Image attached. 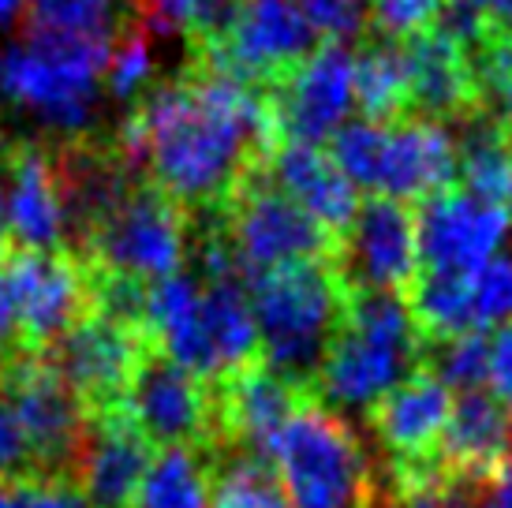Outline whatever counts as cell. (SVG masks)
Masks as SVG:
<instances>
[{"mask_svg": "<svg viewBox=\"0 0 512 508\" xmlns=\"http://www.w3.org/2000/svg\"><path fill=\"white\" fill-rule=\"evenodd\" d=\"M281 146L270 98L221 71L195 68L139 98L120 131V157L180 210L221 213Z\"/></svg>", "mask_w": 512, "mask_h": 508, "instance_id": "6da1fadb", "label": "cell"}, {"mask_svg": "<svg viewBox=\"0 0 512 508\" xmlns=\"http://www.w3.org/2000/svg\"><path fill=\"white\" fill-rule=\"evenodd\" d=\"M143 333L206 385L258 363V329L243 277L199 281L191 269L172 273L146 292Z\"/></svg>", "mask_w": 512, "mask_h": 508, "instance_id": "7a4b0ae2", "label": "cell"}, {"mask_svg": "<svg viewBox=\"0 0 512 508\" xmlns=\"http://www.w3.org/2000/svg\"><path fill=\"white\" fill-rule=\"evenodd\" d=\"M423 337L404 296L348 292L341 325L314 374L311 396L322 408L367 415L385 393L423 367Z\"/></svg>", "mask_w": 512, "mask_h": 508, "instance_id": "3957f363", "label": "cell"}, {"mask_svg": "<svg viewBox=\"0 0 512 508\" xmlns=\"http://www.w3.org/2000/svg\"><path fill=\"white\" fill-rule=\"evenodd\" d=\"M344 292L329 262H299L251 281L258 352L273 374L311 393L314 374L341 325Z\"/></svg>", "mask_w": 512, "mask_h": 508, "instance_id": "277c9868", "label": "cell"}, {"mask_svg": "<svg viewBox=\"0 0 512 508\" xmlns=\"http://www.w3.org/2000/svg\"><path fill=\"white\" fill-rule=\"evenodd\" d=\"M105 45L60 42L27 34L4 53V79L0 98H8L30 124L57 135V139L83 142L98 124L105 101Z\"/></svg>", "mask_w": 512, "mask_h": 508, "instance_id": "5b68a950", "label": "cell"}, {"mask_svg": "<svg viewBox=\"0 0 512 508\" xmlns=\"http://www.w3.org/2000/svg\"><path fill=\"white\" fill-rule=\"evenodd\" d=\"M329 161L352 187L374 198H423L449 191L456 180V142L434 120H348L329 139Z\"/></svg>", "mask_w": 512, "mask_h": 508, "instance_id": "8992f818", "label": "cell"}, {"mask_svg": "<svg viewBox=\"0 0 512 508\" xmlns=\"http://www.w3.org/2000/svg\"><path fill=\"white\" fill-rule=\"evenodd\" d=\"M288 508H370L374 475L344 415L307 396L270 449Z\"/></svg>", "mask_w": 512, "mask_h": 508, "instance_id": "52a82bcc", "label": "cell"}, {"mask_svg": "<svg viewBox=\"0 0 512 508\" xmlns=\"http://www.w3.org/2000/svg\"><path fill=\"white\" fill-rule=\"evenodd\" d=\"M184 210L157 187H131L83 236V262L98 277H120L154 288L184 269L191 251Z\"/></svg>", "mask_w": 512, "mask_h": 508, "instance_id": "ba28073f", "label": "cell"}, {"mask_svg": "<svg viewBox=\"0 0 512 508\" xmlns=\"http://www.w3.org/2000/svg\"><path fill=\"white\" fill-rule=\"evenodd\" d=\"M236 266L247 281L266 273L299 266V262H329L333 236L307 210L277 191L266 176V165L247 176L240 191L228 198L225 210L214 213Z\"/></svg>", "mask_w": 512, "mask_h": 508, "instance_id": "9c48e42d", "label": "cell"}, {"mask_svg": "<svg viewBox=\"0 0 512 508\" xmlns=\"http://www.w3.org/2000/svg\"><path fill=\"white\" fill-rule=\"evenodd\" d=\"M0 393L27 441L34 479H72L90 411L42 355L0 359Z\"/></svg>", "mask_w": 512, "mask_h": 508, "instance_id": "30bf717a", "label": "cell"}, {"mask_svg": "<svg viewBox=\"0 0 512 508\" xmlns=\"http://www.w3.org/2000/svg\"><path fill=\"white\" fill-rule=\"evenodd\" d=\"M318 49L299 0H240L232 27L202 49L206 68L243 86H277Z\"/></svg>", "mask_w": 512, "mask_h": 508, "instance_id": "8fae6325", "label": "cell"}, {"mask_svg": "<svg viewBox=\"0 0 512 508\" xmlns=\"http://www.w3.org/2000/svg\"><path fill=\"white\" fill-rule=\"evenodd\" d=\"M120 408L150 449L210 452L214 445V389L191 370L176 367L154 344L131 374Z\"/></svg>", "mask_w": 512, "mask_h": 508, "instance_id": "7c38bea8", "label": "cell"}, {"mask_svg": "<svg viewBox=\"0 0 512 508\" xmlns=\"http://www.w3.org/2000/svg\"><path fill=\"white\" fill-rule=\"evenodd\" d=\"M329 266L344 292L400 296L419 277L415 213L397 198H367L333 240Z\"/></svg>", "mask_w": 512, "mask_h": 508, "instance_id": "4fadbf2b", "label": "cell"}, {"mask_svg": "<svg viewBox=\"0 0 512 508\" xmlns=\"http://www.w3.org/2000/svg\"><path fill=\"white\" fill-rule=\"evenodd\" d=\"M4 269L12 281L23 355L45 352L53 340H60L94 311V273L79 254L15 251L4 258Z\"/></svg>", "mask_w": 512, "mask_h": 508, "instance_id": "5bb4252c", "label": "cell"}, {"mask_svg": "<svg viewBox=\"0 0 512 508\" xmlns=\"http://www.w3.org/2000/svg\"><path fill=\"white\" fill-rule=\"evenodd\" d=\"M146 348H150V340L143 329H131V325H120L105 314L90 311L83 322H75L64 337L53 340L38 355L83 400V408L98 415V411L120 408L124 389H128Z\"/></svg>", "mask_w": 512, "mask_h": 508, "instance_id": "9a60e30c", "label": "cell"}, {"mask_svg": "<svg viewBox=\"0 0 512 508\" xmlns=\"http://www.w3.org/2000/svg\"><path fill=\"white\" fill-rule=\"evenodd\" d=\"M273 124L281 142L322 146L356 109V79H352V53L348 45L326 42L303 60L288 79L270 90Z\"/></svg>", "mask_w": 512, "mask_h": 508, "instance_id": "2e32d148", "label": "cell"}, {"mask_svg": "<svg viewBox=\"0 0 512 508\" xmlns=\"http://www.w3.org/2000/svg\"><path fill=\"white\" fill-rule=\"evenodd\" d=\"M512 213L486 206L468 191H441L415 213L419 273H475L509 243Z\"/></svg>", "mask_w": 512, "mask_h": 508, "instance_id": "e0dca14e", "label": "cell"}, {"mask_svg": "<svg viewBox=\"0 0 512 508\" xmlns=\"http://www.w3.org/2000/svg\"><path fill=\"white\" fill-rule=\"evenodd\" d=\"M214 389V445L210 452H240L270 464V449L285 423L311 393L288 385L266 363L228 374ZM206 452V456H210Z\"/></svg>", "mask_w": 512, "mask_h": 508, "instance_id": "ac0fdd59", "label": "cell"}, {"mask_svg": "<svg viewBox=\"0 0 512 508\" xmlns=\"http://www.w3.org/2000/svg\"><path fill=\"white\" fill-rule=\"evenodd\" d=\"M8 243L27 254H53L72 236L57 154L38 142H15L0 157Z\"/></svg>", "mask_w": 512, "mask_h": 508, "instance_id": "d6986e66", "label": "cell"}, {"mask_svg": "<svg viewBox=\"0 0 512 508\" xmlns=\"http://www.w3.org/2000/svg\"><path fill=\"white\" fill-rule=\"evenodd\" d=\"M512 464V411L490 389H471L453 400L438 445L441 479L456 490H483Z\"/></svg>", "mask_w": 512, "mask_h": 508, "instance_id": "ffe728a7", "label": "cell"}, {"mask_svg": "<svg viewBox=\"0 0 512 508\" xmlns=\"http://www.w3.org/2000/svg\"><path fill=\"white\" fill-rule=\"evenodd\" d=\"M150 464H154V449L131 426L124 408L98 411L86 423L72 482L83 490L90 508H131Z\"/></svg>", "mask_w": 512, "mask_h": 508, "instance_id": "44dd1931", "label": "cell"}, {"mask_svg": "<svg viewBox=\"0 0 512 508\" xmlns=\"http://www.w3.org/2000/svg\"><path fill=\"white\" fill-rule=\"evenodd\" d=\"M408 71V116L415 120H464L479 113L468 57L438 30H419L400 42Z\"/></svg>", "mask_w": 512, "mask_h": 508, "instance_id": "7402d4cb", "label": "cell"}, {"mask_svg": "<svg viewBox=\"0 0 512 508\" xmlns=\"http://www.w3.org/2000/svg\"><path fill=\"white\" fill-rule=\"evenodd\" d=\"M266 176L277 191H285L299 210H307L337 240L344 225L356 217L359 198L356 187L341 176V169L322 154L318 146H299V142H281L273 157L266 161Z\"/></svg>", "mask_w": 512, "mask_h": 508, "instance_id": "603a6c76", "label": "cell"}, {"mask_svg": "<svg viewBox=\"0 0 512 508\" xmlns=\"http://www.w3.org/2000/svg\"><path fill=\"white\" fill-rule=\"evenodd\" d=\"M456 176L464 180V191L486 206L512 213V150L505 124L486 109L460 120L456 135Z\"/></svg>", "mask_w": 512, "mask_h": 508, "instance_id": "cb8c5ba5", "label": "cell"}, {"mask_svg": "<svg viewBox=\"0 0 512 508\" xmlns=\"http://www.w3.org/2000/svg\"><path fill=\"white\" fill-rule=\"evenodd\" d=\"M131 15L135 0H30L27 34L113 49Z\"/></svg>", "mask_w": 512, "mask_h": 508, "instance_id": "d4e9b609", "label": "cell"}, {"mask_svg": "<svg viewBox=\"0 0 512 508\" xmlns=\"http://www.w3.org/2000/svg\"><path fill=\"white\" fill-rule=\"evenodd\" d=\"M352 79H356V105L363 120H404L408 116V71H404V49L393 38H374L352 57Z\"/></svg>", "mask_w": 512, "mask_h": 508, "instance_id": "484cf974", "label": "cell"}, {"mask_svg": "<svg viewBox=\"0 0 512 508\" xmlns=\"http://www.w3.org/2000/svg\"><path fill=\"white\" fill-rule=\"evenodd\" d=\"M210 460L195 449H165L154 456L135 505L139 508H210Z\"/></svg>", "mask_w": 512, "mask_h": 508, "instance_id": "4316f807", "label": "cell"}, {"mask_svg": "<svg viewBox=\"0 0 512 508\" xmlns=\"http://www.w3.org/2000/svg\"><path fill=\"white\" fill-rule=\"evenodd\" d=\"M210 508H288L277 475L266 460L240 452H210Z\"/></svg>", "mask_w": 512, "mask_h": 508, "instance_id": "83f0119b", "label": "cell"}, {"mask_svg": "<svg viewBox=\"0 0 512 508\" xmlns=\"http://www.w3.org/2000/svg\"><path fill=\"white\" fill-rule=\"evenodd\" d=\"M427 370L453 393H471V389H486L490 381V340L486 333H464V337H449L438 344L423 348Z\"/></svg>", "mask_w": 512, "mask_h": 508, "instance_id": "f1b7e54d", "label": "cell"}, {"mask_svg": "<svg viewBox=\"0 0 512 508\" xmlns=\"http://www.w3.org/2000/svg\"><path fill=\"white\" fill-rule=\"evenodd\" d=\"M154 75H157L154 42L146 38L143 30L120 34L116 45L109 49V60H105V94L116 101L143 98V94L154 90Z\"/></svg>", "mask_w": 512, "mask_h": 508, "instance_id": "f546056e", "label": "cell"}, {"mask_svg": "<svg viewBox=\"0 0 512 508\" xmlns=\"http://www.w3.org/2000/svg\"><path fill=\"white\" fill-rule=\"evenodd\" d=\"M468 292V329L486 333L494 325L512 322V254H498L494 262L464 277Z\"/></svg>", "mask_w": 512, "mask_h": 508, "instance_id": "4dcf8cb0", "label": "cell"}, {"mask_svg": "<svg viewBox=\"0 0 512 508\" xmlns=\"http://www.w3.org/2000/svg\"><path fill=\"white\" fill-rule=\"evenodd\" d=\"M471 83L479 94V109L512 124V34H494L490 42L468 57Z\"/></svg>", "mask_w": 512, "mask_h": 508, "instance_id": "1f68e13d", "label": "cell"}, {"mask_svg": "<svg viewBox=\"0 0 512 508\" xmlns=\"http://www.w3.org/2000/svg\"><path fill=\"white\" fill-rule=\"evenodd\" d=\"M318 34H329V42H352L370 23V0H299Z\"/></svg>", "mask_w": 512, "mask_h": 508, "instance_id": "d6a6232c", "label": "cell"}, {"mask_svg": "<svg viewBox=\"0 0 512 508\" xmlns=\"http://www.w3.org/2000/svg\"><path fill=\"white\" fill-rule=\"evenodd\" d=\"M438 8L441 0H370V19L382 38L404 42L419 30H427Z\"/></svg>", "mask_w": 512, "mask_h": 508, "instance_id": "836d02e7", "label": "cell"}, {"mask_svg": "<svg viewBox=\"0 0 512 508\" xmlns=\"http://www.w3.org/2000/svg\"><path fill=\"white\" fill-rule=\"evenodd\" d=\"M8 508H90L72 479H19L8 486Z\"/></svg>", "mask_w": 512, "mask_h": 508, "instance_id": "e575fe53", "label": "cell"}, {"mask_svg": "<svg viewBox=\"0 0 512 508\" xmlns=\"http://www.w3.org/2000/svg\"><path fill=\"white\" fill-rule=\"evenodd\" d=\"M202 4L206 0H135V12H143V19L157 34H191L195 38Z\"/></svg>", "mask_w": 512, "mask_h": 508, "instance_id": "d590c367", "label": "cell"}, {"mask_svg": "<svg viewBox=\"0 0 512 508\" xmlns=\"http://www.w3.org/2000/svg\"><path fill=\"white\" fill-rule=\"evenodd\" d=\"M19 479H34V471H30V452H27L23 434H19V423H15L8 400L0 393V486L19 482Z\"/></svg>", "mask_w": 512, "mask_h": 508, "instance_id": "8d00e7d4", "label": "cell"}, {"mask_svg": "<svg viewBox=\"0 0 512 508\" xmlns=\"http://www.w3.org/2000/svg\"><path fill=\"white\" fill-rule=\"evenodd\" d=\"M490 389L512 411V322L501 325L490 340Z\"/></svg>", "mask_w": 512, "mask_h": 508, "instance_id": "74e56055", "label": "cell"}, {"mask_svg": "<svg viewBox=\"0 0 512 508\" xmlns=\"http://www.w3.org/2000/svg\"><path fill=\"white\" fill-rule=\"evenodd\" d=\"M370 508H471L468 490H456V486H434L423 494L412 497H370Z\"/></svg>", "mask_w": 512, "mask_h": 508, "instance_id": "f35d334b", "label": "cell"}, {"mask_svg": "<svg viewBox=\"0 0 512 508\" xmlns=\"http://www.w3.org/2000/svg\"><path fill=\"white\" fill-rule=\"evenodd\" d=\"M479 494H483V505L479 508H512V464L494 482H486Z\"/></svg>", "mask_w": 512, "mask_h": 508, "instance_id": "ab89813d", "label": "cell"}, {"mask_svg": "<svg viewBox=\"0 0 512 508\" xmlns=\"http://www.w3.org/2000/svg\"><path fill=\"white\" fill-rule=\"evenodd\" d=\"M501 34H512V0H475Z\"/></svg>", "mask_w": 512, "mask_h": 508, "instance_id": "60d3db41", "label": "cell"}, {"mask_svg": "<svg viewBox=\"0 0 512 508\" xmlns=\"http://www.w3.org/2000/svg\"><path fill=\"white\" fill-rule=\"evenodd\" d=\"M27 8H30V0H0V30L19 23V19L27 15Z\"/></svg>", "mask_w": 512, "mask_h": 508, "instance_id": "b9f144b4", "label": "cell"}, {"mask_svg": "<svg viewBox=\"0 0 512 508\" xmlns=\"http://www.w3.org/2000/svg\"><path fill=\"white\" fill-rule=\"evenodd\" d=\"M8 258V221H4V180H0V262Z\"/></svg>", "mask_w": 512, "mask_h": 508, "instance_id": "7bdbcfd3", "label": "cell"}, {"mask_svg": "<svg viewBox=\"0 0 512 508\" xmlns=\"http://www.w3.org/2000/svg\"><path fill=\"white\" fill-rule=\"evenodd\" d=\"M505 135H509V150H512V124H505Z\"/></svg>", "mask_w": 512, "mask_h": 508, "instance_id": "ee69618b", "label": "cell"}, {"mask_svg": "<svg viewBox=\"0 0 512 508\" xmlns=\"http://www.w3.org/2000/svg\"><path fill=\"white\" fill-rule=\"evenodd\" d=\"M0 79H4V53H0Z\"/></svg>", "mask_w": 512, "mask_h": 508, "instance_id": "f6af8a7d", "label": "cell"}]
</instances>
